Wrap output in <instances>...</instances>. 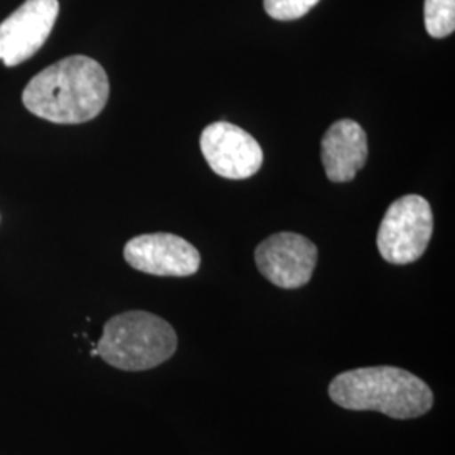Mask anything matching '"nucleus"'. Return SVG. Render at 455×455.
Segmentation results:
<instances>
[{
  "instance_id": "nucleus-3",
  "label": "nucleus",
  "mask_w": 455,
  "mask_h": 455,
  "mask_svg": "<svg viewBox=\"0 0 455 455\" xmlns=\"http://www.w3.org/2000/svg\"><path fill=\"white\" fill-rule=\"evenodd\" d=\"M95 349L97 356L116 370L147 371L174 356L178 334L152 312L129 310L105 323Z\"/></svg>"
},
{
  "instance_id": "nucleus-4",
  "label": "nucleus",
  "mask_w": 455,
  "mask_h": 455,
  "mask_svg": "<svg viewBox=\"0 0 455 455\" xmlns=\"http://www.w3.org/2000/svg\"><path fill=\"white\" fill-rule=\"evenodd\" d=\"M434 233L430 203L419 195L396 199L378 229L379 255L393 265H408L422 259Z\"/></svg>"
},
{
  "instance_id": "nucleus-2",
  "label": "nucleus",
  "mask_w": 455,
  "mask_h": 455,
  "mask_svg": "<svg viewBox=\"0 0 455 455\" xmlns=\"http://www.w3.org/2000/svg\"><path fill=\"white\" fill-rule=\"evenodd\" d=\"M329 396L346 410L378 411L396 420L419 419L434 407V393L422 378L396 366L339 373L329 385Z\"/></svg>"
},
{
  "instance_id": "nucleus-10",
  "label": "nucleus",
  "mask_w": 455,
  "mask_h": 455,
  "mask_svg": "<svg viewBox=\"0 0 455 455\" xmlns=\"http://www.w3.org/2000/svg\"><path fill=\"white\" fill-rule=\"evenodd\" d=\"M423 19L425 29L432 37L451 36L455 29V0H425Z\"/></svg>"
},
{
  "instance_id": "nucleus-6",
  "label": "nucleus",
  "mask_w": 455,
  "mask_h": 455,
  "mask_svg": "<svg viewBox=\"0 0 455 455\" xmlns=\"http://www.w3.org/2000/svg\"><path fill=\"white\" fill-rule=\"evenodd\" d=\"M58 14V0H26L0 22V61L12 68L31 60L48 41Z\"/></svg>"
},
{
  "instance_id": "nucleus-7",
  "label": "nucleus",
  "mask_w": 455,
  "mask_h": 455,
  "mask_svg": "<svg viewBox=\"0 0 455 455\" xmlns=\"http://www.w3.org/2000/svg\"><path fill=\"white\" fill-rule=\"evenodd\" d=\"M201 152L225 180H248L260 171L263 150L248 132L229 122H214L201 133Z\"/></svg>"
},
{
  "instance_id": "nucleus-5",
  "label": "nucleus",
  "mask_w": 455,
  "mask_h": 455,
  "mask_svg": "<svg viewBox=\"0 0 455 455\" xmlns=\"http://www.w3.org/2000/svg\"><path fill=\"white\" fill-rule=\"evenodd\" d=\"M261 275L280 289H300L309 283L317 263V246L309 238L283 231L263 240L255 250Z\"/></svg>"
},
{
  "instance_id": "nucleus-11",
  "label": "nucleus",
  "mask_w": 455,
  "mask_h": 455,
  "mask_svg": "<svg viewBox=\"0 0 455 455\" xmlns=\"http://www.w3.org/2000/svg\"><path fill=\"white\" fill-rule=\"evenodd\" d=\"M321 0H263L265 12L275 20H295L309 14Z\"/></svg>"
},
{
  "instance_id": "nucleus-1",
  "label": "nucleus",
  "mask_w": 455,
  "mask_h": 455,
  "mask_svg": "<svg viewBox=\"0 0 455 455\" xmlns=\"http://www.w3.org/2000/svg\"><path fill=\"white\" fill-rule=\"evenodd\" d=\"M110 82L105 68L88 56H69L37 73L22 92L31 114L61 125L97 118L107 107Z\"/></svg>"
},
{
  "instance_id": "nucleus-9",
  "label": "nucleus",
  "mask_w": 455,
  "mask_h": 455,
  "mask_svg": "<svg viewBox=\"0 0 455 455\" xmlns=\"http://www.w3.org/2000/svg\"><path fill=\"white\" fill-rule=\"evenodd\" d=\"M321 157L325 176L332 182L355 180L368 161V137L358 122L344 118L332 124L323 137Z\"/></svg>"
},
{
  "instance_id": "nucleus-8",
  "label": "nucleus",
  "mask_w": 455,
  "mask_h": 455,
  "mask_svg": "<svg viewBox=\"0 0 455 455\" xmlns=\"http://www.w3.org/2000/svg\"><path fill=\"white\" fill-rule=\"evenodd\" d=\"M132 268L156 276H191L201 267L196 246L172 233H148L132 238L124 248Z\"/></svg>"
}]
</instances>
